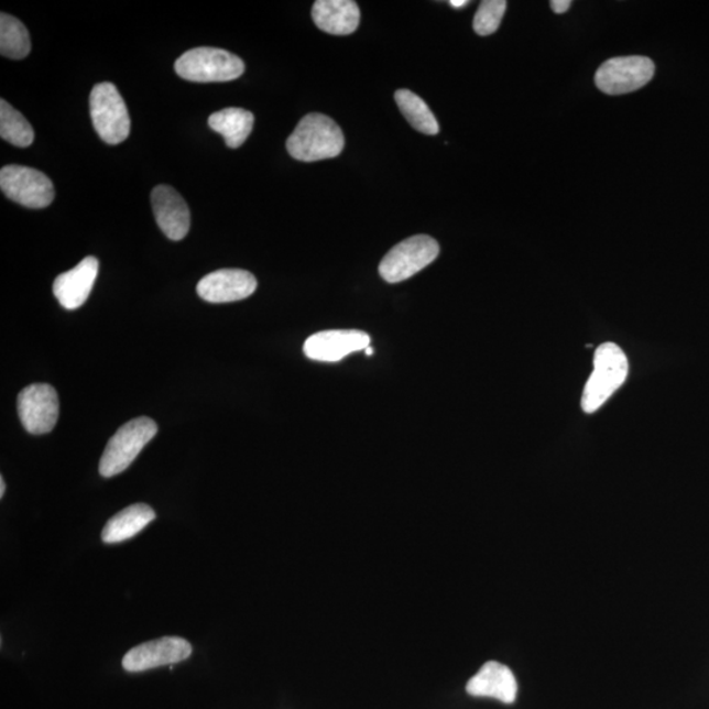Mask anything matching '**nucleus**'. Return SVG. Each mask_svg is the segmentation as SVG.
<instances>
[{
	"instance_id": "nucleus-15",
	"label": "nucleus",
	"mask_w": 709,
	"mask_h": 709,
	"mask_svg": "<svg viewBox=\"0 0 709 709\" xmlns=\"http://www.w3.org/2000/svg\"><path fill=\"white\" fill-rule=\"evenodd\" d=\"M467 692L477 698H493L514 703L517 694L515 675L506 665L489 661L467 684Z\"/></svg>"
},
{
	"instance_id": "nucleus-9",
	"label": "nucleus",
	"mask_w": 709,
	"mask_h": 709,
	"mask_svg": "<svg viewBox=\"0 0 709 709\" xmlns=\"http://www.w3.org/2000/svg\"><path fill=\"white\" fill-rule=\"evenodd\" d=\"M18 412L20 421L30 434L51 433L58 421V394L50 384L26 386L19 394Z\"/></svg>"
},
{
	"instance_id": "nucleus-13",
	"label": "nucleus",
	"mask_w": 709,
	"mask_h": 709,
	"mask_svg": "<svg viewBox=\"0 0 709 709\" xmlns=\"http://www.w3.org/2000/svg\"><path fill=\"white\" fill-rule=\"evenodd\" d=\"M152 207L156 223L172 241H182L188 234L190 214L187 203L173 187L161 184L152 193Z\"/></svg>"
},
{
	"instance_id": "nucleus-25",
	"label": "nucleus",
	"mask_w": 709,
	"mask_h": 709,
	"mask_svg": "<svg viewBox=\"0 0 709 709\" xmlns=\"http://www.w3.org/2000/svg\"><path fill=\"white\" fill-rule=\"evenodd\" d=\"M6 492V482L3 477H0V497H3Z\"/></svg>"
},
{
	"instance_id": "nucleus-11",
	"label": "nucleus",
	"mask_w": 709,
	"mask_h": 709,
	"mask_svg": "<svg viewBox=\"0 0 709 709\" xmlns=\"http://www.w3.org/2000/svg\"><path fill=\"white\" fill-rule=\"evenodd\" d=\"M257 286V279L251 272L225 269L204 276L197 284V295L207 303H234L250 297Z\"/></svg>"
},
{
	"instance_id": "nucleus-5",
	"label": "nucleus",
	"mask_w": 709,
	"mask_h": 709,
	"mask_svg": "<svg viewBox=\"0 0 709 709\" xmlns=\"http://www.w3.org/2000/svg\"><path fill=\"white\" fill-rule=\"evenodd\" d=\"M90 113L95 131L109 145H118L129 138L131 116L114 85L103 81L92 88Z\"/></svg>"
},
{
	"instance_id": "nucleus-10",
	"label": "nucleus",
	"mask_w": 709,
	"mask_h": 709,
	"mask_svg": "<svg viewBox=\"0 0 709 709\" xmlns=\"http://www.w3.org/2000/svg\"><path fill=\"white\" fill-rule=\"evenodd\" d=\"M193 654V646L181 637H162L133 647L122 659L129 673H140L155 667L179 664Z\"/></svg>"
},
{
	"instance_id": "nucleus-23",
	"label": "nucleus",
	"mask_w": 709,
	"mask_h": 709,
	"mask_svg": "<svg viewBox=\"0 0 709 709\" xmlns=\"http://www.w3.org/2000/svg\"><path fill=\"white\" fill-rule=\"evenodd\" d=\"M570 0H552L550 7L552 10L556 13H565L570 9Z\"/></svg>"
},
{
	"instance_id": "nucleus-6",
	"label": "nucleus",
	"mask_w": 709,
	"mask_h": 709,
	"mask_svg": "<svg viewBox=\"0 0 709 709\" xmlns=\"http://www.w3.org/2000/svg\"><path fill=\"white\" fill-rule=\"evenodd\" d=\"M440 252L439 243L428 236H414L388 252L380 263V276L394 284L407 281L432 264Z\"/></svg>"
},
{
	"instance_id": "nucleus-26",
	"label": "nucleus",
	"mask_w": 709,
	"mask_h": 709,
	"mask_svg": "<svg viewBox=\"0 0 709 709\" xmlns=\"http://www.w3.org/2000/svg\"><path fill=\"white\" fill-rule=\"evenodd\" d=\"M364 352L368 354V357H372V354H373L372 347H368V349Z\"/></svg>"
},
{
	"instance_id": "nucleus-18",
	"label": "nucleus",
	"mask_w": 709,
	"mask_h": 709,
	"mask_svg": "<svg viewBox=\"0 0 709 709\" xmlns=\"http://www.w3.org/2000/svg\"><path fill=\"white\" fill-rule=\"evenodd\" d=\"M208 126L220 133L230 149H238L249 139L254 128V114L242 108H225L210 114Z\"/></svg>"
},
{
	"instance_id": "nucleus-14",
	"label": "nucleus",
	"mask_w": 709,
	"mask_h": 709,
	"mask_svg": "<svg viewBox=\"0 0 709 709\" xmlns=\"http://www.w3.org/2000/svg\"><path fill=\"white\" fill-rule=\"evenodd\" d=\"M99 274V261L87 257L70 271L57 276L53 284L54 296L67 310L80 308L87 302Z\"/></svg>"
},
{
	"instance_id": "nucleus-4",
	"label": "nucleus",
	"mask_w": 709,
	"mask_h": 709,
	"mask_svg": "<svg viewBox=\"0 0 709 709\" xmlns=\"http://www.w3.org/2000/svg\"><path fill=\"white\" fill-rule=\"evenodd\" d=\"M159 433L153 419L139 417L118 429L105 449L99 463V472L109 479L120 475L138 458L142 449Z\"/></svg>"
},
{
	"instance_id": "nucleus-3",
	"label": "nucleus",
	"mask_w": 709,
	"mask_h": 709,
	"mask_svg": "<svg viewBox=\"0 0 709 709\" xmlns=\"http://www.w3.org/2000/svg\"><path fill=\"white\" fill-rule=\"evenodd\" d=\"M175 72L181 78L196 84H215L240 78L244 63L236 54L217 47H195L177 58Z\"/></svg>"
},
{
	"instance_id": "nucleus-16",
	"label": "nucleus",
	"mask_w": 709,
	"mask_h": 709,
	"mask_svg": "<svg viewBox=\"0 0 709 709\" xmlns=\"http://www.w3.org/2000/svg\"><path fill=\"white\" fill-rule=\"evenodd\" d=\"M312 18L320 31L347 36L358 30L360 10L352 0H318L313 6Z\"/></svg>"
},
{
	"instance_id": "nucleus-1",
	"label": "nucleus",
	"mask_w": 709,
	"mask_h": 709,
	"mask_svg": "<svg viewBox=\"0 0 709 709\" xmlns=\"http://www.w3.org/2000/svg\"><path fill=\"white\" fill-rule=\"evenodd\" d=\"M343 148L342 129L323 113L306 114L286 141L292 159L302 162L336 159Z\"/></svg>"
},
{
	"instance_id": "nucleus-12",
	"label": "nucleus",
	"mask_w": 709,
	"mask_h": 709,
	"mask_svg": "<svg viewBox=\"0 0 709 709\" xmlns=\"http://www.w3.org/2000/svg\"><path fill=\"white\" fill-rule=\"evenodd\" d=\"M370 343L371 338L364 331L327 330L306 339L304 352L312 360L336 363L350 353L366 351Z\"/></svg>"
},
{
	"instance_id": "nucleus-19",
	"label": "nucleus",
	"mask_w": 709,
	"mask_h": 709,
	"mask_svg": "<svg viewBox=\"0 0 709 709\" xmlns=\"http://www.w3.org/2000/svg\"><path fill=\"white\" fill-rule=\"evenodd\" d=\"M394 99L400 111L414 129L428 135L439 133L438 120H436L425 100H422L417 94L411 90H399L395 91Z\"/></svg>"
},
{
	"instance_id": "nucleus-7",
	"label": "nucleus",
	"mask_w": 709,
	"mask_h": 709,
	"mask_svg": "<svg viewBox=\"0 0 709 709\" xmlns=\"http://www.w3.org/2000/svg\"><path fill=\"white\" fill-rule=\"evenodd\" d=\"M0 188L12 201L32 209L50 207L56 196L50 177L39 170L19 165L2 168Z\"/></svg>"
},
{
	"instance_id": "nucleus-2",
	"label": "nucleus",
	"mask_w": 709,
	"mask_h": 709,
	"mask_svg": "<svg viewBox=\"0 0 709 709\" xmlns=\"http://www.w3.org/2000/svg\"><path fill=\"white\" fill-rule=\"evenodd\" d=\"M629 359L615 343L598 347L595 371L585 385L581 405L585 413H595L624 384L629 377Z\"/></svg>"
},
{
	"instance_id": "nucleus-24",
	"label": "nucleus",
	"mask_w": 709,
	"mask_h": 709,
	"mask_svg": "<svg viewBox=\"0 0 709 709\" xmlns=\"http://www.w3.org/2000/svg\"><path fill=\"white\" fill-rule=\"evenodd\" d=\"M449 4H451L454 9H461V7L468 4V0H451Z\"/></svg>"
},
{
	"instance_id": "nucleus-21",
	"label": "nucleus",
	"mask_w": 709,
	"mask_h": 709,
	"mask_svg": "<svg viewBox=\"0 0 709 709\" xmlns=\"http://www.w3.org/2000/svg\"><path fill=\"white\" fill-rule=\"evenodd\" d=\"M0 135L18 148L32 145L35 132L29 120L4 99L0 101Z\"/></svg>"
},
{
	"instance_id": "nucleus-20",
	"label": "nucleus",
	"mask_w": 709,
	"mask_h": 709,
	"mask_svg": "<svg viewBox=\"0 0 709 709\" xmlns=\"http://www.w3.org/2000/svg\"><path fill=\"white\" fill-rule=\"evenodd\" d=\"M0 53L11 59H23L31 53L30 33L17 18L2 13L0 17Z\"/></svg>"
},
{
	"instance_id": "nucleus-17",
	"label": "nucleus",
	"mask_w": 709,
	"mask_h": 709,
	"mask_svg": "<svg viewBox=\"0 0 709 709\" xmlns=\"http://www.w3.org/2000/svg\"><path fill=\"white\" fill-rule=\"evenodd\" d=\"M155 520V511L145 503H135L111 517L101 538L107 544L128 541Z\"/></svg>"
},
{
	"instance_id": "nucleus-8",
	"label": "nucleus",
	"mask_w": 709,
	"mask_h": 709,
	"mask_svg": "<svg viewBox=\"0 0 709 709\" xmlns=\"http://www.w3.org/2000/svg\"><path fill=\"white\" fill-rule=\"evenodd\" d=\"M656 66L643 56L617 57L606 61L596 73V85L607 95H624L643 88L654 77Z\"/></svg>"
},
{
	"instance_id": "nucleus-22",
	"label": "nucleus",
	"mask_w": 709,
	"mask_h": 709,
	"mask_svg": "<svg viewBox=\"0 0 709 709\" xmlns=\"http://www.w3.org/2000/svg\"><path fill=\"white\" fill-rule=\"evenodd\" d=\"M508 3L504 0H483L477 10L473 29L477 35H493L500 29Z\"/></svg>"
}]
</instances>
